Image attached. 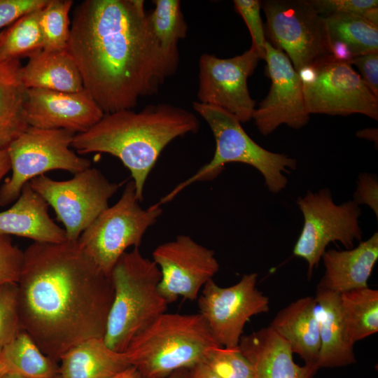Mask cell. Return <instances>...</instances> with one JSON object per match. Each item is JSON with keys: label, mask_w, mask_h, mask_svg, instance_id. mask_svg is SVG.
<instances>
[{"label": "cell", "mask_w": 378, "mask_h": 378, "mask_svg": "<svg viewBox=\"0 0 378 378\" xmlns=\"http://www.w3.org/2000/svg\"><path fill=\"white\" fill-rule=\"evenodd\" d=\"M143 0H85L74 11L67 50L104 113L132 109L176 71L153 33Z\"/></svg>", "instance_id": "1"}, {"label": "cell", "mask_w": 378, "mask_h": 378, "mask_svg": "<svg viewBox=\"0 0 378 378\" xmlns=\"http://www.w3.org/2000/svg\"><path fill=\"white\" fill-rule=\"evenodd\" d=\"M21 329L55 361L91 338H103L113 299L104 273L77 241L33 242L18 282Z\"/></svg>", "instance_id": "2"}, {"label": "cell", "mask_w": 378, "mask_h": 378, "mask_svg": "<svg viewBox=\"0 0 378 378\" xmlns=\"http://www.w3.org/2000/svg\"><path fill=\"white\" fill-rule=\"evenodd\" d=\"M199 128L194 113L160 103L139 112L128 109L104 113L88 131L74 136L71 147L79 154L98 152L118 158L130 171L141 202L146 179L164 148Z\"/></svg>", "instance_id": "3"}, {"label": "cell", "mask_w": 378, "mask_h": 378, "mask_svg": "<svg viewBox=\"0 0 378 378\" xmlns=\"http://www.w3.org/2000/svg\"><path fill=\"white\" fill-rule=\"evenodd\" d=\"M217 346L199 313L164 312L138 333L124 353L142 378H160L204 362Z\"/></svg>", "instance_id": "4"}, {"label": "cell", "mask_w": 378, "mask_h": 378, "mask_svg": "<svg viewBox=\"0 0 378 378\" xmlns=\"http://www.w3.org/2000/svg\"><path fill=\"white\" fill-rule=\"evenodd\" d=\"M111 278L113 299L103 339L111 349L124 352L138 333L166 312L169 304L159 291L158 265L139 248L122 254Z\"/></svg>", "instance_id": "5"}, {"label": "cell", "mask_w": 378, "mask_h": 378, "mask_svg": "<svg viewBox=\"0 0 378 378\" xmlns=\"http://www.w3.org/2000/svg\"><path fill=\"white\" fill-rule=\"evenodd\" d=\"M194 110L209 125L215 139L216 149L212 159L194 175L179 183L158 202L171 201L178 192L197 181L216 177L230 162H241L255 168L265 179L267 189L278 193L286 188L289 174L295 169V159L271 152L255 142L243 129L240 121L227 111L212 105L195 102Z\"/></svg>", "instance_id": "6"}, {"label": "cell", "mask_w": 378, "mask_h": 378, "mask_svg": "<svg viewBox=\"0 0 378 378\" xmlns=\"http://www.w3.org/2000/svg\"><path fill=\"white\" fill-rule=\"evenodd\" d=\"M158 203L147 209L139 205L133 181L121 197L105 209L80 234V248L106 274L111 271L127 249L139 248L146 230L162 214Z\"/></svg>", "instance_id": "7"}, {"label": "cell", "mask_w": 378, "mask_h": 378, "mask_svg": "<svg viewBox=\"0 0 378 378\" xmlns=\"http://www.w3.org/2000/svg\"><path fill=\"white\" fill-rule=\"evenodd\" d=\"M74 134L63 129H41L29 126L8 146L11 175L0 188V206L14 202L24 185L52 170L73 174L91 166L70 147Z\"/></svg>", "instance_id": "8"}, {"label": "cell", "mask_w": 378, "mask_h": 378, "mask_svg": "<svg viewBox=\"0 0 378 378\" xmlns=\"http://www.w3.org/2000/svg\"><path fill=\"white\" fill-rule=\"evenodd\" d=\"M55 211L66 239L77 241L82 232L105 210L120 184L111 182L97 169L89 167L65 181L48 176L29 182Z\"/></svg>", "instance_id": "9"}, {"label": "cell", "mask_w": 378, "mask_h": 378, "mask_svg": "<svg viewBox=\"0 0 378 378\" xmlns=\"http://www.w3.org/2000/svg\"><path fill=\"white\" fill-rule=\"evenodd\" d=\"M297 204L304 224L293 253L306 260L310 279L330 242L339 241L351 249L356 241H360L363 232L358 218L361 209L353 200L335 204L328 188L309 191L298 199Z\"/></svg>", "instance_id": "10"}, {"label": "cell", "mask_w": 378, "mask_h": 378, "mask_svg": "<svg viewBox=\"0 0 378 378\" xmlns=\"http://www.w3.org/2000/svg\"><path fill=\"white\" fill-rule=\"evenodd\" d=\"M262 5L271 44L288 56L297 72L332 58L324 18L310 0H267Z\"/></svg>", "instance_id": "11"}, {"label": "cell", "mask_w": 378, "mask_h": 378, "mask_svg": "<svg viewBox=\"0 0 378 378\" xmlns=\"http://www.w3.org/2000/svg\"><path fill=\"white\" fill-rule=\"evenodd\" d=\"M298 73L309 114L360 113L378 120V97L350 63L330 58Z\"/></svg>", "instance_id": "12"}, {"label": "cell", "mask_w": 378, "mask_h": 378, "mask_svg": "<svg viewBox=\"0 0 378 378\" xmlns=\"http://www.w3.org/2000/svg\"><path fill=\"white\" fill-rule=\"evenodd\" d=\"M257 277L256 273L244 274L229 287L210 279L203 286L198 296L199 314L220 346L238 347L246 323L269 311V298L256 288Z\"/></svg>", "instance_id": "13"}, {"label": "cell", "mask_w": 378, "mask_h": 378, "mask_svg": "<svg viewBox=\"0 0 378 378\" xmlns=\"http://www.w3.org/2000/svg\"><path fill=\"white\" fill-rule=\"evenodd\" d=\"M260 59L252 47L230 58L202 55L199 60L198 102L223 108L241 123L251 120L255 103L250 95L247 80Z\"/></svg>", "instance_id": "14"}, {"label": "cell", "mask_w": 378, "mask_h": 378, "mask_svg": "<svg viewBox=\"0 0 378 378\" xmlns=\"http://www.w3.org/2000/svg\"><path fill=\"white\" fill-rule=\"evenodd\" d=\"M161 279L159 291L168 304L179 297L194 300L219 270L215 253L188 235L162 244L153 252Z\"/></svg>", "instance_id": "15"}, {"label": "cell", "mask_w": 378, "mask_h": 378, "mask_svg": "<svg viewBox=\"0 0 378 378\" xmlns=\"http://www.w3.org/2000/svg\"><path fill=\"white\" fill-rule=\"evenodd\" d=\"M266 71L271 80L267 97L253 115L260 134L268 135L279 126L300 129L309 120L302 83L288 56L268 41L265 45Z\"/></svg>", "instance_id": "16"}, {"label": "cell", "mask_w": 378, "mask_h": 378, "mask_svg": "<svg viewBox=\"0 0 378 378\" xmlns=\"http://www.w3.org/2000/svg\"><path fill=\"white\" fill-rule=\"evenodd\" d=\"M24 114L29 126L63 129L76 134L90 129L104 113L85 90L63 92L30 88L26 91Z\"/></svg>", "instance_id": "17"}, {"label": "cell", "mask_w": 378, "mask_h": 378, "mask_svg": "<svg viewBox=\"0 0 378 378\" xmlns=\"http://www.w3.org/2000/svg\"><path fill=\"white\" fill-rule=\"evenodd\" d=\"M238 348L251 365L253 378H313L318 371L296 364L288 344L269 326L242 335Z\"/></svg>", "instance_id": "18"}, {"label": "cell", "mask_w": 378, "mask_h": 378, "mask_svg": "<svg viewBox=\"0 0 378 378\" xmlns=\"http://www.w3.org/2000/svg\"><path fill=\"white\" fill-rule=\"evenodd\" d=\"M0 234L15 235L41 243L67 240L64 228L50 216L47 202L29 183L14 204L0 211Z\"/></svg>", "instance_id": "19"}, {"label": "cell", "mask_w": 378, "mask_h": 378, "mask_svg": "<svg viewBox=\"0 0 378 378\" xmlns=\"http://www.w3.org/2000/svg\"><path fill=\"white\" fill-rule=\"evenodd\" d=\"M322 259L325 272L317 288L340 294L367 288L378 259V232L354 248L325 251Z\"/></svg>", "instance_id": "20"}, {"label": "cell", "mask_w": 378, "mask_h": 378, "mask_svg": "<svg viewBox=\"0 0 378 378\" xmlns=\"http://www.w3.org/2000/svg\"><path fill=\"white\" fill-rule=\"evenodd\" d=\"M314 312L321 348L318 368L346 366L356 363L354 343L346 328L340 307V294L317 288Z\"/></svg>", "instance_id": "21"}, {"label": "cell", "mask_w": 378, "mask_h": 378, "mask_svg": "<svg viewBox=\"0 0 378 378\" xmlns=\"http://www.w3.org/2000/svg\"><path fill=\"white\" fill-rule=\"evenodd\" d=\"M315 303L312 296L291 302L278 312L269 327L288 344L292 352L298 354L305 365L318 370L321 340Z\"/></svg>", "instance_id": "22"}, {"label": "cell", "mask_w": 378, "mask_h": 378, "mask_svg": "<svg viewBox=\"0 0 378 378\" xmlns=\"http://www.w3.org/2000/svg\"><path fill=\"white\" fill-rule=\"evenodd\" d=\"M59 361L61 378H116L131 366L125 354L109 348L103 338L79 343Z\"/></svg>", "instance_id": "23"}, {"label": "cell", "mask_w": 378, "mask_h": 378, "mask_svg": "<svg viewBox=\"0 0 378 378\" xmlns=\"http://www.w3.org/2000/svg\"><path fill=\"white\" fill-rule=\"evenodd\" d=\"M29 58L27 64L20 69L21 80L26 89L38 88L63 92L84 90L79 70L67 49L42 50Z\"/></svg>", "instance_id": "24"}, {"label": "cell", "mask_w": 378, "mask_h": 378, "mask_svg": "<svg viewBox=\"0 0 378 378\" xmlns=\"http://www.w3.org/2000/svg\"><path fill=\"white\" fill-rule=\"evenodd\" d=\"M19 59L0 62V149L28 127L24 114L27 89L20 78Z\"/></svg>", "instance_id": "25"}, {"label": "cell", "mask_w": 378, "mask_h": 378, "mask_svg": "<svg viewBox=\"0 0 378 378\" xmlns=\"http://www.w3.org/2000/svg\"><path fill=\"white\" fill-rule=\"evenodd\" d=\"M0 360L8 372L26 378H50L59 374L57 361L45 354L22 329L2 349Z\"/></svg>", "instance_id": "26"}, {"label": "cell", "mask_w": 378, "mask_h": 378, "mask_svg": "<svg viewBox=\"0 0 378 378\" xmlns=\"http://www.w3.org/2000/svg\"><path fill=\"white\" fill-rule=\"evenodd\" d=\"M323 18L329 48L332 44L342 45L354 57L378 51V27L361 15L338 13Z\"/></svg>", "instance_id": "27"}, {"label": "cell", "mask_w": 378, "mask_h": 378, "mask_svg": "<svg viewBox=\"0 0 378 378\" xmlns=\"http://www.w3.org/2000/svg\"><path fill=\"white\" fill-rule=\"evenodd\" d=\"M340 307L353 343L378 331V290L368 287L340 294Z\"/></svg>", "instance_id": "28"}, {"label": "cell", "mask_w": 378, "mask_h": 378, "mask_svg": "<svg viewBox=\"0 0 378 378\" xmlns=\"http://www.w3.org/2000/svg\"><path fill=\"white\" fill-rule=\"evenodd\" d=\"M41 8L23 15L0 33V62L30 57L43 49L39 25Z\"/></svg>", "instance_id": "29"}, {"label": "cell", "mask_w": 378, "mask_h": 378, "mask_svg": "<svg viewBox=\"0 0 378 378\" xmlns=\"http://www.w3.org/2000/svg\"><path fill=\"white\" fill-rule=\"evenodd\" d=\"M149 13L153 34L165 53L179 57L178 43L186 36L188 24L179 0H155Z\"/></svg>", "instance_id": "30"}, {"label": "cell", "mask_w": 378, "mask_h": 378, "mask_svg": "<svg viewBox=\"0 0 378 378\" xmlns=\"http://www.w3.org/2000/svg\"><path fill=\"white\" fill-rule=\"evenodd\" d=\"M71 0H48L41 9L39 25L45 50L55 51L67 49L70 36L69 11Z\"/></svg>", "instance_id": "31"}, {"label": "cell", "mask_w": 378, "mask_h": 378, "mask_svg": "<svg viewBox=\"0 0 378 378\" xmlns=\"http://www.w3.org/2000/svg\"><path fill=\"white\" fill-rule=\"evenodd\" d=\"M219 378H253V370L239 348L217 346L204 361Z\"/></svg>", "instance_id": "32"}, {"label": "cell", "mask_w": 378, "mask_h": 378, "mask_svg": "<svg viewBox=\"0 0 378 378\" xmlns=\"http://www.w3.org/2000/svg\"><path fill=\"white\" fill-rule=\"evenodd\" d=\"M18 284L0 286V352L20 330Z\"/></svg>", "instance_id": "33"}, {"label": "cell", "mask_w": 378, "mask_h": 378, "mask_svg": "<svg viewBox=\"0 0 378 378\" xmlns=\"http://www.w3.org/2000/svg\"><path fill=\"white\" fill-rule=\"evenodd\" d=\"M234 8L241 16L250 32L251 46L258 52L260 59L265 58V45L267 41L260 8L262 3L259 0H234Z\"/></svg>", "instance_id": "34"}, {"label": "cell", "mask_w": 378, "mask_h": 378, "mask_svg": "<svg viewBox=\"0 0 378 378\" xmlns=\"http://www.w3.org/2000/svg\"><path fill=\"white\" fill-rule=\"evenodd\" d=\"M24 262V251L15 246L10 236L0 234V286L18 284Z\"/></svg>", "instance_id": "35"}, {"label": "cell", "mask_w": 378, "mask_h": 378, "mask_svg": "<svg viewBox=\"0 0 378 378\" xmlns=\"http://www.w3.org/2000/svg\"><path fill=\"white\" fill-rule=\"evenodd\" d=\"M322 16L349 13L362 15L366 10L378 7L377 0H310Z\"/></svg>", "instance_id": "36"}, {"label": "cell", "mask_w": 378, "mask_h": 378, "mask_svg": "<svg viewBox=\"0 0 378 378\" xmlns=\"http://www.w3.org/2000/svg\"><path fill=\"white\" fill-rule=\"evenodd\" d=\"M48 0H0V29L23 15L43 8Z\"/></svg>", "instance_id": "37"}, {"label": "cell", "mask_w": 378, "mask_h": 378, "mask_svg": "<svg viewBox=\"0 0 378 378\" xmlns=\"http://www.w3.org/2000/svg\"><path fill=\"white\" fill-rule=\"evenodd\" d=\"M353 201L358 204H365L378 217V181L375 174L361 173L358 177Z\"/></svg>", "instance_id": "38"}, {"label": "cell", "mask_w": 378, "mask_h": 378, "mask_svg": "<svg viewBox=\"0 0 378 378\" xmlns=\"http://www.w3.org/2000/svg\"><path fill=\"white\" fill-rule=\"evenodd\" d=\"M370 90L378 97V51L355 57L351 61Z\"/></svg>", "instance_id": "39"}, {"label": "cell", "mask_w": 378, "mask_h": 378, "mask_svg": "<svg viewBox=\"0 0 378 378\" xmlns=\"http://www.w3.org/2000/svg\"><path fill=\"white\" fill-rule=\"evenodd\" d=\"M189 378H219L204 362L199 363L188 369Z\"/></svg>", "instance_id": "40"}, {"label": "cell", "mask_w": 378, "mask_h": 378, "mask_svg": "<svg viewBox=\"0 0 378 378\" xmlns=\"http://www.w3.org/2000/svg\"><path fill=\"white\" fill-rule=\"evenodd\" d=\"M10 170V162L7 148L0 149V182Z\"/></svg>", "instance_id": "41"}, {"label": "cell", "mask_w": 378, "mask_h": 378, "mask_svg": "<svg viewBox=\"0 0 378 378\" xmlns=\"http://www.w3.org/2000/svg\"><path fill=\"white\" fill-rule=\"evenodd\" d=\"M357 136L360 138L367 139L377 143V129L368 128L360 131L356 133Z\"/></svg>", "instance_id": "42"}, {"label": "cell", "mask_w": 378, "mask_h": 378, "mask_svg": "<svg viewBox=\"0 0 378 378\" xmlns=\"http://www.w3.org/2000/svg\"><path fill=\"white\" fill-rule=\"evenodd\" d=\"M361 16L373 25L378 27V7L368 9Z\"/></svg>", "instance_id": "43"}, {"label": "cell", "mask_w": 378, "mask_h": 378, "mask_svg": "<svg viewBox=\"0 0 378 378\" xmlns=\"http://www.w3.org/2000/svg\"><path fill=\"white\" fill-rule=\"evenodd\" d=\"M116 378H142V377L135 368L130 366L120 373Z\"/></svg>", "instance_id": "44"}, {"label": "cell", "mask_w": 378, "mask_h": 378, "mask_svg": "<svg viewBox=\"0 0 378 378\" xmlns=\"http://www.w3.org/2000/svg\"><path fill=\"white\" fill-rule=\"evenodd\" d=\"M160 378H189L188 369H180L167 376Z\"/></svg>", "instance_id": "45"}, {"label": "cell", "mask_w": 378, "mask_h": 378, "mask_svg": "<svg viewBox=\"0 0 378 378\" xmlns=\"http://www.w3.org/2000/svg\"><path fill=\"white\" fill-rule=\"evenodd\" d=\"M1 378H26V377H22L20 375H18V374L13 373V372H7ZM50 378H61V377H60V375L59 374H57V375H56L55 377H50Z\"/></svg>", "instance_id": "46"}, {"label": "cell", "mask_w": 378, "mask_h": 378, "mask_svg": "<svg viewBox=\"0 0 378 378\" xmlns=\"http://www.w3.org/2000/svg\"><path fill=\"white\" fill-rule=\"evenodd\" d=\"M8 372L6 365L0 360V378Z\"/></svg>", "instance_id": "47"}]
</instances>
